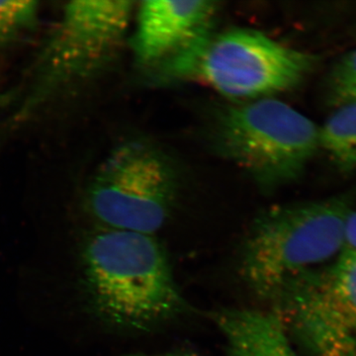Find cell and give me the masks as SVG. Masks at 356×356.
<instances>
[{
	"label": "cell",
	"instance_id": "cell-1",
	"mask_svg": "<svg viewBox=\"0 0 356 356\" xmlns=\"http://www.w3.org/2000/svg\"><path fill=\"white\" fill-rule=\"evenodd\" d=\"M81 264L89 306L112 327L146 331L186 308L154 235L103 227L86 238Z\"/></svg>",
	"mask_w": 356,
	"mask_h": 356
},
{
	"label": "cell",
	"instance_id": "cell-2",
	"mask_svg": "<svg viewBox=\"0 0 356 356\" xmlns=\"http://www.w3.org/2000/svg\"><path fill=\"white\" fill-rule=\"evenodd\" d=\"M318 57L261 31H210L153 70L156 79L203 84L234 102L275 97L309 76Z\"/></svg>",
	"mask_w": 356,
	"mask_h": 356
},
{
	"label": "cell",
	"instance_id": "cell-3",
	"mask_svg": "<svg viewBox=\"0 0 356 356\" xmlns=\"http://www.w3.org/2000/svg\"><path fill=\"white\" fill-rule=\"evenodd\" d=\"M353 197L341 194L309 202L268 208L255 218L241 257L245 284L273 300L300 274L343 252Z\"/></svg>",
	"mask_w": 356,
	"mask_h": 356
},
{
	"label": "cell",
	"instance_id": "cell-4",
	"mask_svg": "<svg viewBox=\"0 0 356 356\" xmlns=\"http://www.w3.org/2000/svg\"><path fill=\"white\" fill-rule=\"evenodd\" d=\"M215 147L262 191L298 180L320 149V127L276 97L222 107L213 126Z\"/></svg>",
	"mask_w": 356,
	"mask_h": 356
},
{
	"label": "cell",
	"instance_id": "cell-5",
	"mask_svg": "<svg viewBox=\"0 0 356 356\" xmlns=\"http://www.w3.org/2000/svg\"><path fill=\"white\" fill-rule=\"evenodd\" d=\"M177 193V172L170 159L149 143L131 140L98 168L88 205L105 228L154 235L172 215Z\"/></svg>",
	"mask_w": 356,
	"mask_h": 356
},
{
	"label": "cell",
	"instance_id": "cell-6",
	"mask_svg": "<svg viewBox=\"0 0 356 356\" xmlns=\"http://www.w3.org/2000/svg\"><path fill=\"white\" fill-rule=\"evenodd\" d=\"M133 10L128 0L67 3L34 65L26 104L34 107L102 72L120 48Z\"/></svg>",
	"mask_w": 356,
	"mask_h": 356
},
{
	"label": "cell",
	"instance_id": "cell-7",
	"mask_svg": "<svg viewBox=\"0 0 356 356\" xmlns=\"http://www.w3.org/2000/svg\"><path fill=\"white\" fill-rule=\"evenodd\" d=\"M290 339L310 356H356V250L293 278L273 300Z\"/></svg>",
	"mask_w": 356,
	"mask_h": 356
},
{
	"label": "cell",
	"instance_id": "cell-8",
	"mask_svg": "<svg viewBox=\"0 0 356 356\" xmlns=\"http://www.w3.org/2000/svg\"><path fill=\"white\" fill-rule=\"evenodd\" d=\"M219 2L147 0L138 8L131 40L136 62L153 70L213 30Z\"/></svg>",
	"mask_w": 356,
	"mask_h": 356
},
{
	"label": "cell",
	"instance_id": "cell-9",
	"mask_svg": "<svg viewBox=\"0 0 356 356\" xmlns=\"http://www.w3.org/2000/svg\"><path fill=\"white\" fill-rule=\"evenodd\" d=\"M214 321L226 346V356H298L278 316L254 309H227Z\"/></svg>",
	"mask_w": 356,
	"mask_h": 356
},
{
	"label": "cell",
	"instance_id": "cell-10",
	"mask_svg": "<svg viewBox=\"0 0 356 356\" xmlns=\"http://www.w3.org/2000/svg\"><path fill=\"white\" fill-rule=\"evenodd\" d=\"M320 149L339 172L356 170V103L337 107L320 127Z\"/></svg>",
	"mask_w": 356,
	"mask_h": 356
},
{
	"label": "cell",
	"instance_id": "cell-11",
	"mask_svg": "<svg viewBox=\"0 0 356 356\" xmlns=\"http://www.w3.org/2000/svg\"><path fill=\"white\" fill-rule=\"evenodd\" d=\"M38 2L0 1V47L15 42L36 23Z\"/></svg>",
	"mask_w": 356,
	"mask_h": 356
},
{
	"label": "cell",
	"instance_id": "cell-12",
	"mask_svg": "<svg viewBox=\"0 0 356 356\" xmlns=\"http://www.w3.org/2000/svg\"><path fill=\"white\" fill-rule=\"evenodd\" d=\"M327 98L337 107L356 103V50L343 56L327 79Z\"/></svg>",
	"mask_w": 356,
	"mask_h": 356
},
{
	"label": "cell",
	"instance_id": "cell-13",
	"mask_svg": "<svg viewBox=\"0 0 356 356\" xmlns=\"http://www.w3.org/2000/svg\"><path fill=\"white\" fill-rule=\"evenodd\" d=\"M346 248L356 250V210L351 211L346 226Z\"/></svg>",
	"mask_w": 356,
	"mask_h": 356
},
{
	"label": "cell",
	"instance_id": "cell-14",
	"mask_svg": "<svg viewBox=\"0 0 356 356\" xmlns=\"http://www.w3.org/2000/svg\"><path fill=\"white\" fill-rule=\"evenodd\" d=\"M138 356H197L191 350H175L172 353H163V355H138Z\"/></svg>",
	"mask_w": 356,
	"mask_h": 356
}]
</instances>
